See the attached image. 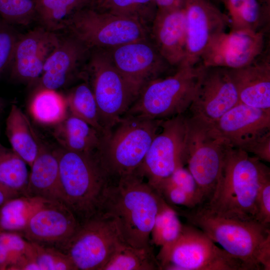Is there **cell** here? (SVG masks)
Instances as JSON below:
<instances>
[{
    "instance_id": "6da1fadb",
    "label": "cell",
    "mask_w": 270,
    "mask_h": 270,
    "mask_svg": "<svg viewBox=\"0 0 270 270\" xmlns=\"http://www.w3.org/2000/svg\"><path fill=\"white\" fill-rule=\"evenodd\" d=\"M161 198L137 172L107 182L96 214L114 222L124 244L151 250L150 234Z\"/></svg>"
},
{
    "instance_id": "7a4b0ae2",
    "label": "cell",
    "mask_w": 270,
    "mask_h": 270,
    "mask_svg": "<svg viewBox=\"0 0 270 270\" xmlns=\"http://www.w3.org/2000/svg\"><path fill=\"white\" fill-rule=\"evenodd\" d=\"M179 216L202 230L252 270H270V226L256 220L224 216L204 203L192 208H174Z\"/></svg>"
},
{
    "instance_id": "3957f363",
    "label": "cell",
    "mask_w": 270,
    "mask_h": 270,
    "mask_svg": "<svg viewBox=\"0 0 270 270\" xmlns=\"http://www.w3.org/2000/svg\"><path fill=\"white\" fill-rule=\"evenodd\" d=\"M270 178V168L246 151L228 150L219 181L210 200L204 203L218 214L256 220V199L262 183Z\"/></svg>"
},
{
    "instance_id": "277c9868",
    "label": "cell",
    "mask_w": 270,
    "mask_h": 270,
    "mask_svg": "<svg viewBox=\"0 0 270 270\" xmlns=\"http://www.w3.org/2000/svg\"><path fill=\"white\" fill-rule=\"evenodd\" d=\"M163 120L124 116L102 135L96 156L108 180L138 172Z\"/></svg>"
},
{
    "instance_id": "5b68a950",
    "label": "cell",
    "mask_w": 270,
    "mask_h": 270,
    "mask_svg": "<svg viewBox=\"0 0 270 270\" xmlns=\"http://www.w3.org/2000/svg\"><path fill=\"white\" fill-rule=\"evenodd\" d=\"M58 162L64 204L80 224L98 210L102 192L108 179L94 154L54 150Z\"/></svg>"
},
{
    "instance_id": "8992f818",
    "label": "cell",
    "mask_w": 270,
    "mask_h": 270,
    "mask_svg": "<svg viewBox=\"0 0 270 270\" xmlns=\"http://www.w3.org/2000/svg\"><path fill=\"white\" fill-rule=\"evenodd\" d=\"M200 64H181L172 72L146 84L123 116L166 120L184 114L196 92Z\"/></svg>"
},
{
    "instance_id": "52a82bcc",
    "label": "cell",
    "mask_w": 270,
    "mask_h": 270,
    "mask_svg": "<svg viewBox=\"0 0 270 270\" xmlns=\"http://www.w3.org/2000/svg\"><path fill=\"white\" fill-rule=\"evenodd\" d=\"M232 147L212 122L191 114L186 118V165L204 200L211 198Z\"/></svg>"
},
{
    "instance_id": "ba28073f",
    "label": "cell",
    "mask_w": 270,
    "mask_h": 270,
    "mask_svg": "<svg viewBox=\"0 0 270 270\" xmlns=\"http://www.w3.org/2000/svg\"><path fill=\"white\" fill-rule=\"evenodd\" d=\"M160 270H252L240 259L216 244L199 228L188 224L172 244L156 256Z\"/></svg>"
},
{
    "instance_id": "9c48e42d",
    "label": "cell",
    "mask_w": 270,
    "mask_h": 270,
    "mask_svg": "<svg viewBox=\"0 0 270 270\" xmlns=\"http://www.w3.org/2000/svg\"><path fill=\"white\" fill-rule=\"evenodd\" d=\"M82 78L92 91L105 134L123 117L137 96L105 49L90 50Z\"/></svg>"
},
{
    "instance_id": "30bf717a",
    "label": "cell",
    "mask_w": 270,
    "mask_h": 270,
    "mask_svg": "<svg viewBox=\"0 0 270 270\" xmlns=\"http://www.w3.org/2000/svg\"><path fill=\"white\" fill-rule=\"evenodd\" d=\"M66 28L90 50L108 49L150 38V28L138 21L100 12L90 6L74 14Z\"/></svg>"
},
{
    "instance_id": "8fae6325",
    "label": "cell",
    "mask_w": 270,
    "mask_h": 270,
    "mask_svg": "<svg viewBox=\"0 0 270 270\" xmlns=\"http://www.w3.org/2000/svg\"><path fill=\"white\" fill-rule=\"evenodd\" d=\"M122 242L114 222L96 214L80 224L58 248L69 256L77 270H102Z\"/></svg>"
},
{
    "instance_id": "7c38bea8",
    "label": "cell",
    "mask_w": 270,
    "mask_h": 270,
    "mask_svg": "<svg viewBox=\"0 0 270 270\" xmlns=\"http://www.w3.org/2000/svg\"><path fill=\"white\" fill-rule=\"evenodd\" d=\"M186 118L182 114L162 120L138 170L154 189L186 165Z\"/></svg>"
},
{
    "instance_id": "4fadbf2b",
    "label": "cell",
    "mask_w": 270,
    "mask_h": 270,
    "mask_svg": "<svg viewBox=\"0 0 270 270\" xmlns=\"http://www.w3.org/2000/svg\"><path fill=\"white\" fill-rule=\"evenodd\" d=\"M105 50L137 96L148 82L176 68L162 56L150 38Z\"/></svg>"
},
{
    "instance_id": "5bb4252c",
    "label": "cell",
    "mask_w": 270,
    "mask_h": 270,
    "mask_svg": "<svg viewBox=\"0 0 270 270\" xmlns=\"http://www.w3.org/2000/svg\"><path fill=\"white\" fill-rule=\"evenodd\" d=\"M268 34L244 30L220 33L210 40L200 63L230 69L246 66L266 54Z\"/></svg>"
},
{
    "instance_id": "9a60e30c",
    "label": "cell",
    "mask_w": 270,
    "mask_h": 270,
    "mask_svg": "<svg viewBox=\"0 0 270 270\" xmlns=\"http://www.w3.org/2000/svg\"><path fill=\"white\" fill-rule=\"evenodd\" d=\"M200 64L191 114L212 122L239 102L228 68Z\"/></svg>"
},
{
    "instance_id": "2e32d148",
    "label": "cell",
    "mask_w": 270,
    "mask_h": 270,
    "mask_svg": "<svg viewBox=\"0 0 270 270\" xmlns=\"http://www.w3.org/2000/svg\"><path fill=\"white\" fill-rule=\"evenodd\" d=\"M186 56L182 64L194 66L210 40L225 32L228 19L210 0H186Z\"/></svg>"
},
{
    "instance_id": "e0dca14e",
    "label": "cell",
    "mask_w": 270,
    "mask_h": 270,
    "mask_svg": "<svg viewBox=\"0 0 270 270\" xmlns=\"http://www.w3.org/2000/svg\"><path fill=\"white\" fill-rule=\"evenodd\" d=\"M80 224L64 204L50 200L32 216L20 233L30 242L59 248L71 238Z\"/></svg>"
},
{
    "instance_id": "ac0fdd59",
    "label": "cell",
    "mask_w": 270,
    "mask_h": 270,
    "mask_svg": "<svg viewBox=\"0 0 270 270\" xmlns=\"http://www.w3.org/2000/svg\"><path fill=\"white\" fill-rule=\"evenodd\" d=\"M69 34L60 39L47 57L42 74L38 80L39 88L57 90L77 76L82 78L90 49Z\"/></svg>"
},
{
    "instance_id": "d6986e66",
    "label": "cell",
    "mask_w": 270,
    "mask_h": 270,
    "mask_svg": "<svg viewBox=\"0 0 270 270\" xmlns=\"http://www.w3.org/2000/svg\"><path fill=\"white\" fill-rule=\"evenodd\" d=\"M60 38L44 27L19 36L11 62V76L24 82L38 80L44 62Z\"/></svg>"
},
{
    "instance_id": "ffe728a7",
    "label": "cell",
    "mask_w": 270,
    "mask_h": 270,
    "mask_svg": "<svg viewBox=\"0 0 270 270\" xmlns=\"http://www.w3.org/2000/svg\"><path fill=\"white\" fill-rule=\"evenodd\" d=\"M214 123L232 148L242 149L270 131V109L239 102Z\"/></svg>"
},
{
    "instance_id": "44dd1931",
    "label": "cell",
    "mask_w": 270,
    "mask_h": 270,
    "mask_svg": "<svg viewBox=\"0 0 270 270\" xmlns=\"http://www.w3.org/2000/svg\"><path fill=\"white\" fill-rule=\"evenodd\" d=\"M149 35L159 52L172 67L182 64L186 56L184 8L158 10Z\"/></svg>"
},
{
    "instance_id": "7402d4cb",
    "label": "cell",
    "mask_w": 270,
    "mask_h": 270,
    "mask_svg": "<svg viewBox=\"0 0 270 270\" xmlns=\"http://www.w3.org/2000/svg\"><path fill=\"white\" fill-rule=\"evenodd\" d=\"M238 101L250 106L270 109V58L264 54L252 64L228 68Z\"/></svg>"
},
{
    "instance_id": "603a6c76",
    "label": "cell",
    "mask_w": 270,
    "mask_h": 270,
    "mask_svg": "<svg viewBox=\"0 0 270 270\" xmlns=\"http://www.w3.org/2000/svg\"><path fill=\"white\" fill-rule=\"evenodd\" d=\"M38 152L30 166L24 195L64 204L58 158L38 136Z\"/></svg>"
},
{
    "instance_id": "cb8c5ba5",
    "label": "cell",
    "mask_w": 270,
    "mask_h": 270,
    "mask_svg": "<svg viewBox=\"0 0 270 270\" xmlns=\"http://www.w3.org/2000/svg\"><path fill=\"white\" fill-rule=\"evenodd\" d=\"M225 8L230 30L268 34L270 0H216Z\"/></svg>"
},
{
    "instance_id": "d4e9b609",
    "label": "cell",
    "mask_w": 270,
    "mask_h": 270,
    "mask_svg": "<svg viewBox=\"0 0 270 270\" xmlns=\"http://www.w3.org/2000/svg\"><path fill=\"white\" fill-rule=\"evenodd\" d=\"M52 134L61 148L91 154L98 151L102 136L89 124L70 113L54 126Z\"/></svg>"
},
{
    "instance_id": "484cf974",
    "label": "cell",
    "mask_w": 270,
    "mask_h": 270,
    "mask_svg": "<svg viewBox=\"0 0 270 270\" xmlns=\"http://www.w3.org/2000/svg\"><path fill=\"white\" fill-rule=\"evenodd\" d=\"M6 132L11 148L30 167L38 152V134L22 111L12 106L6 122Z\"/></svg>"
},
{
    "instance_id": "4316f807",
    "label": "cell",
    "mask_w": 270,
    "mask_h": 270,
    "mask_svg": "<svg viewBox=\"0 0 270 270\" xmlns=\"http://www.w3.org/2000/svg\"><path fill=\"white\" fill-rule=\"evenodd\" d=\"M29 112L38 123L56 126L68 114L66 96L57 90L40 88L32 96L28 106Z\"/></svg>"
},
{
    "instance_id": "83f0119b",
    "label": "cell",
    "mask_w": 270,
    "mask_h": 270,
    "mask_svg": "<svg viewBox=\"0 0 270 270\" xmlns=\"http://www.w3.org/2000/svg\"><path fill=\"white\" fill-rule=\"evenodd\" d=\"M48 201L25 195L8 200L0 206V230L22 232L32 216Z\"/></svg>"
},
{
    "instance_id": "f1b7e54d",
    "label": "cell",
    "mask_w": 270,
    "mask_h": 270,
    "mask_svg": "<svg viewBox=\"0 0 270 270\" xmlns=\"http://www.w3.org/2000/svg\"><path fill=\"white\" fill-rule=\"evenodd\" d=\"M90 6L100 12L136 20L149 28L158 10L154 0H90Z\"/></svg>"
},
{
    "instance_id": "f546056e",
    "label": "cell",
    "mask_w": 270,
    "mask_h": 270,
    "mask_svg": "<svg viewBox=\"0 0 270 270\" xmlns=\"http://www.w3.org/2000/svg\"><path fill=\"white\" fill-rule=\"evenodd\" d=\"M90 4V0H39L36 2V18L42 27L54 32L66 28L74 14Z\"/></svg>"
},
{
    "instance_id": "4dcf8cb0",
    "label": "cell",
    "mask_w": 270,
    "mask_h": 270,
    "mask_svg": "<svg viewBox=\"0 0 270 270\" xmlns=\"http://www.w3.org/2000/svg\"><path fill=\"white\" fill-rule=\"evenodd\" d=\"M160 270L152 249L137 248L122 242L102 270Z\"/></svg>"
},
{
    "instance_id": "1f68e13d",
    "label": "cell",
    "mask_w": 270,
    "mask_h": 270,
    "mask_svg": "<svg viewBox=\"0 0 270 270\" xmlns=\"http://www.w3.org/2000/svg\"><path fill=\"white\" fill-rule=\"evenodd\" d=\"M66 97L70 114L86 121L102 135L104 134L98 106L87 82L84 80L74 86Z\"/></svg>"
},
{
    "instance_id": "d6a6232c",
    "label": "cell",
    "mask_w": 270,
    "mask_h": 270,
    "mask_svg": "<svg viewBox=\"0 0 270 270\" xmlns=\"http://www.w3.org/2000/svg\"><path fill=\"white\" fill-rule=\"evenodd\" d=\"M182 224L174 208L162 197L150 234V242L161 248L168 246L180 236Z\"/></svg>"
},
{
    "instance_id": "836d02e7",
    "label": "cell",
    "mask_w": 270,
    "mask_h": 270,
    "mask_svg": "<svg viewBox=\"0 0 270 270\" xmlns=\"http://www.w3.org/2000/svg\"><path fill=\"white\" fill-rule=\"evenodd\" d=\"M27 165L11 148L0 142V182L24 195L29 175Z\"/></svg>"
},
{
    "instance_id": "e575fe53",
    "label": "cell",
    "mask_w": 270,
    "mask_h": 270,
    "mask_svg": "<svg viewBox=\"0 0 270 270\" xmlns=\"http://www.w3.org/2000/svg\"><path fill=\"white\" fill-rule=\"evenodd\" d=\"M32 242L34 258L40 270H77L69 256L60 248Z\"/></svg>"
},
{
    "instance_id": "d590c367",
    "label": "cell",
    "mask_w": 270,
    "mask_h": 270,
    "mask_svg": "<svg viewBox=\"0 0 270 270\" xmlns=\"http://www.w3.org/2000/svg\"><path fill=\"white\" fill-rule=\"evenodd\" d=\"M36 0H0V16L10 24L28 25L36 18Z\"/></svg>"
},
{
    "instance_id": "8d00e7d4",
    "label": "cell",
    "mask_w": 270,
    "mask_h": 270,
    "mask_svg": "<svg viewBox=\"0 0 270 270\" xmlns=\"http://www.w3.org/2000/svg\"><path fill=\"white\" fill-rule=\"evenodd\" d=\"M155 190L173 208H192L202 204L200 200L173 184L166 179L162 181Z\"/></svg>"
},
{
    "instance_id": "74e56055",
    "label": "cell",
    "mask_w": 270,
    "mask_h": 270,
    "mask_svg": "<svg viewBox=\"0 0 270 270\" xmlns=\"http://www.w3.org/2000/svg\"><path fill=\"white\" fill-rule=\"evenodd\" d=\"M18 36L9 24H0V75L11 63Z\"/></svg>"
},
{
    "instance_id": "f35d334b",
    "label": "cell",
    "mask_w": 270,
    "mask_h": 270,
    "mask_svg": "<svg viewBox=\"0 0 270 270\" xmlns=\"http://www.w3.org/2000/svg\"><path fill=\"white\" fill-rule=\"evenodd\" d=\"M256 220L270 226V178L262 184L256 199Z\"/></svg>"
},
{
    "instance_id": "ab89813d",
    "label": "cell",
    "mask_w": 270,
    "mask_h": 270,
    "mask_svg": "<svg viewBox=\"0 0 270 270\" xmlns=\"http://www.w3.org/2000/svg\"><path fill=\"white\" fill-rule=\"evenodd\" d=\"M262 161L270 162V131L254 139L242 149Z\"/></svg>"
},
{
    "instance_id": "60d3db41",
    "label": "cell",
    "mask_w": 270,
    "mask_h": 270,
    "mask_svg": "<svg viewBox=\"0 0 270 270\" xmlns=\"http://www.w3.org/2000/svg\"><path fill=\"white\" fill-rule=\"evenodd\" d=\"M158 10H168L184 8L186 0H154Z\"/></svg>"
},
{
    "instance_id": "b9f144b4",
    "label": "cell",
    "mask_w": 270,
    "mask_h": 270,
    "mask_svg": "<svg viewBox=\"0 0 270 270\" xmlns=\"http://www.w3.org/2000/svg\"><path fill=\"white\" fill-rule=\"evenodd\" d=\"M20 196L22 195L0 182V206L8 200Z\"/></svg>"
},
{
    "instance_id": "7bdbcfd3",
    "label": "cell",
    "mask_w": 270,
    "mask_h": 270,
    "mask_svg": "<svg viewBox=\"0 0 270 270\" xmlns=\"http://www.w3.org/2000/svg\"><path fill=\"white\" fill-rule=\"evenodd\" d=\"M2 101H1V100H0V114L2 110Z\"/></svg>"
},
{
    "instance_id": "ee69618b",
    "label": "cell",
    "mask_w": 270,
    "mask_h": 270,
    "mask_svg": "<svg viewBox=\"0 0 270 270\" xmlns=\"http://www.w3.org/2000/svg\"><path fill=\"white\" fill-rule=\"evenodd\" d=\"M212 0V1H213V2H216V0Z\"/></svg>"
},
{
    "instance_id": "f6af8a7d",
    "label": "cell",
    "mask_w": 270,
    "mask_h": 270,
    "mask_svg": "<svg viewBox=\"0 0 270 270\" xmlns=\"http://www.w3.org/2000/svg\"><path fill=\"white\" fill-rule=\"evenodd\" d=\"M36 0V2L38 1V0Z\"/></svg>"
},
{
    "instance_id": "bcb514c9",
    "label": "cell",
    "mask_w": 270,
    "mask_h": 270,
    "mask_svg": "<svg viewBox=\"0 0 270 270\" xmlns=\"http://www.w3.org/2000/svg\"></svg>"
}]
</instances>
